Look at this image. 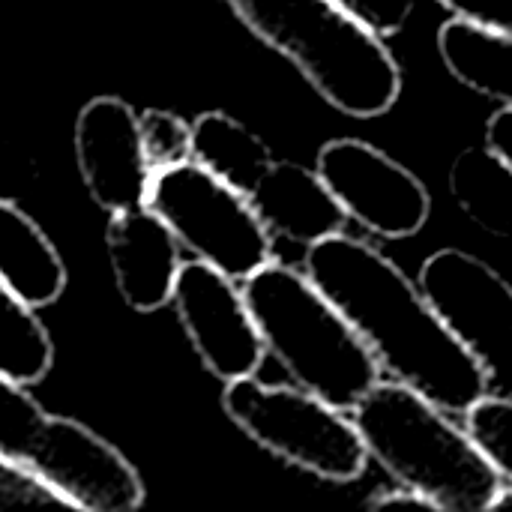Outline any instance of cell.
I'll return each mask as SVG.
<instances>
[{"label":"cell","mask_w":512,"mask_h":512,"mask_svg":"<svg viewBox=\"0 0 512 512\" xmlns=\"http://www.w3.org/2000/svg\"><path fill=\"white\" fill-rule=\"evenodd\" d=\"M54 363V345L33 306L0 279V372L24 387L42 381Z\"/></svg>","instance_id":"cell-18"},{"label":"cell","mask_w":512,"mask_h":512,"mask_svg":"<svg viewBox=\"0 0 512 512\" xmlns=\"http://www.w3.org/2000/svg\"><path fill=\"white\" fill-rule=\"evenodd\" d=\"M453 15L471 18L477 24L495 27L512 36V0H438Z\"/></svg>","instance_id":"cell-23"},{"label":"cell","mask_w":512,"mask_h":512,"mask_svg":"<svg viewBox=\"0 0 512 512\" xmlns=\"http://www.w3.org/2000/svg\"><path fill=\"white\" fill-rule=\"evenodd\" d=\"M0 279L27 306H51L66 291V264L42 228L12 201L0 198Z\"/></svg>","instance_id":"cell-14"},{"label":"cell","mask_w":512,"mask_h":512,"mask_svg":"<svg viewBox=\"0 0 512 512\" xmlns=\"http://www.w3.org/2000/svg\"><path fill=\"white\" fill-rule=\"evenodd\" d=\"M465 432L489 459V465L512 483V402L486 393L465 414Z\"/></svg>","instance_id":"cell-19"},{"label":"cell","mask_w":512,"mask_h":512,"mask_svg":"<svg viewBox=\"0 0 512 512\" xmlns=\"http://www.w3.org/2000/svg\"><path fill=\"white\" fill-rule=\"evenodd\" d=\"M507 507H512V483L510 486H501V492H498V498L492 504V510H507Z\"/></svg>","instance_id":"cell-26"},{"label":"cell","mask_w":512,"mask_h":512,"mask_svg":"<svg viewBox=\"0 0 512 512\" xmlns=\"http://www.w3.org/2000/svg\"><path fill=\"white\" fill-rule=\"evenodd\" d=\"M144 207L174 231L183 249L234 282L249 279L273 255L270 231L249 198L192 159L153 171Z\"/></svg>","instance_id":"cell-7"},{"label":"cell","mask_w":512,"mask_h":512,"mask_svg":"<svg viewBox=\"0 0 512 512\" xmlns=\"http://www.w3.org/2000/svg\"><path fill=\"white\" fill-rule=\"evenodd\" d=\"M486 147H492L507 165H512V108H501L486 123Z\"/></svg>","instance_id":"cell-25"},{"label":"cell","mask_w":512,"mask_h":512,"mask_svg":"<svg viewBox=\"0 0 512 512\" xmlns=\"http://www.w3.org/2000/svg\"><path fill=\"white\" fill-rule=\"evenodd\" d=\"M222 408L258 447L321 480L351 483L366 471L369 453L354 420L303 387L246 375L228 381Z\"/></svg>","instance_id":"cell-6"},{"label":"cell","mask_w":512,"mask_h":512,"mask_svg":"<svg viewBox=\"0 0 512 512\" xmlns=\"http://www.w3.org/2000/svg\"><path fill=\"white\" fill-rule=\"evenodd\" d=\"M450 192L474 225L512 243V165L492 147H468L456 156Z\"/></svg>","instance_id":"cell-17"},{"label":"cell","mask_w":512,"mask_h":512,"mask_svg":"<svg viewBox=\"0 0 512 512\" xmlns=\"http://www.w3.org/2000/svg\"><path fill=\"white\" fill-rule=\"evenodd\" d=\"M315 171L348 219L378 237H414L432 213V198L423 180L369 141L336 138L324 144Z\"/></svg>","instance_id":"cell-9"},{"label":"cell","mask_w":512,"mask_h":512,"mask_svg":"<svg viewBox=\"0 0 512 512\" xmlns=\"http://www.w3.org/2000/svg\"><path fill=\"white\" fill-rule=\"evenodd\" d=\"M192 162L249 198L273 165V153L240 120L207 111L192 123Z\"/></svg>","instance_id":"cell-16"},{"label":"cell","mask_w":512,"mask_h":512,"mask_svg":"<svg viewBox=\"0 0 512 512\" xmlns=\"http://www.w3.org/2000/svg\"><path fill=\"white\" fill-rule=\"evenodd\" d=\"M249 204L270 234L312 246L324 237L342 234L348 213L321 180L318 171L297 162H276L252 189Z\"/></svg>","instance_id":"cell-13"},{"label":"cell","mask_w":512,"mask_h":512,"mask_svg":"<svg viewBox=\"0 0 512 512\" xmlns=\"http://www.w3.org/2000/svg\"><path fill=\"white\" fill-rule=\"evenodd\" d=\"M420 288L486 375V390L512 402V285L486 261L441 249L420 267Z\"/></svg>","instance_id":"cell-8"},{"label":"cell","mask_w":512,"mask_h":512,"mask_svg":"<svg viewBox=\"0 0 512 512\" xmlns=\"http://www.w3.org/2000/svg\"><path fill=\"white\" fill-rule=\"evenodd\" d=\"M438 51L456 81L512 108L510 33L456 15L438 30Z\"/></svg>","instance_id":"cell-15"},{"label":"cell","mask_w":512,"mask_h":512,"mask_svg":"<svg viewBox=\"0 0 512 512\" xmlns=\"http://www.w3.org/2000/svg\"><path fill=\"white\" fill-rule=\"evenodd\" d=\"M0 456L39 477L63 507L132 512L144 483L129 459L78 420L42 411L24 384L0 372Z\"/></svg>","instance_id":"cell-5"},{"label":"cell","mask_w":512,"mask_h":512,"mask_svg":"<svg viewBox=\"0 0 512 512\" xmlns=\"http://www.w3.org/2000/svg\"><path fill=\"white\" fill-rule=\"evenodd\" d=\"M243 297L264 351L288 369L297 387L351 411L381 381L369 345L306 273L267 261L243 279Z\"/></svg>","instance_id":"cell-4"},{"label":"cell","mask_w":512,"mask_h":512,"mask_svg":"<svg viewBox=\"0 0 512 512\" xmlns=\"http://www.w3.org/2000/svg\"><path fill=\"white\" fill-rule=\"evenodd\" d=\"M231 12L342 114L381 117L402 96V69L378 33L333 0H228Z\"/></svg>","instance_id":"cell-2"},{"label":"cell","mask_w":512,"mask_h":512,"mask_svg":"<svg viewBox=\"0 0 512 512\" xmlns=\"http://www.w3.org/2000/svg\"><path fill=\"white\" fill-rule=\"evenodd\" d=\"M138 132L144 159L153 171L174 168L192 159V123L165 108H147L138 114Z\"/></svg>","instance_id":"cell-20"},{"label":"cell","mask_w":512,"mask_h":512,"mask_svg":"<svg viewBox=\"0 0 512 512\" xmlns=\"http://www.w3.org/2000/svg\"><path fill=\"white\" fill-rule=\"evenodd\" d=\"M333 3L342 6L348 15H354L378 36L399 33L414 12V0H333Z\"/></svg>","instance_id":"cell-22"},{"label":"cell","mask_w":512,"mask_h":512,"mask_svg":"<svg viewBox=\"0 0 512 512\" xmlns=\"http://www.w3.org/2000/svg\"><path fill=\"white\" fill-rule=\"evenodd\" d=\"M306 276L348 318L381 372L447 414L483 399L486 375L399 264L366 240L333 234L309 246Z\"/></svg>","instance_id":"cell-1"},{"label":"cell","mask_w":512,"mask_h":512,"mask_svg":"<svg viewBox=\"0 0 512 512\" xmlns=\"http://www.w3.org/2000/svg\"><path fill=\"white\" fill-rule=\"evenodd\" d=\"M351 411L366 453L399 486L426 495L438 510H492L504 480L444 408L399 381H378Z\"/></svg>","instance_id":"cell-3"},{"label":"cell","mask_w":512,"mask_h":512,"mask_svg":"<svg viewBox=\"0 0 512 512\" xmlns=\"http://www.w3.org/2000/svg\"><path fill=\"white\" fill-rule=\"evenodd\" d=\"M369 507L372 510H399V507H414V510H438V504H432L426 495L402 486V489H387V492H378L369 498ZM441 512V510H438Z\"/></svg>","instance_id":"cell-24"},{"label":"cell","mask_w":512,"mask_h":512,"mask_svg":"<svg viewBox=\"0 0 512 512\" xmlns=\"http://www.w3.org/2000/svg\"><path fill=\"white\" fill-rule=\"evenodd\" d=\"M108 258L117 288L132 309L156 312L171 300L180 273V243L150 207L111 213Z\"/></svg>","instance_id":"cell-12"},{"label":"cell","mask_w":512,"mask_h":512,"mask_svg":"<svg viewBox=\"0 0 512 512\" xmlns=\"http://www.w3.org/2000/svg\"><path fill=\"white\" fill-rule=\"evenodd\" d=\"M24 507H63V501L27 468L0 456V510Z\"/></svg>","instance_id":"cell-21"},{"label":"cell","mask_w":512,"mask_h":512,"mask_svg":"<svg viewBox=\"0 0 512 512\" xmlns=\"http://www.w3.org/2000/svg\"><path fill=\"white\" fill-rule=\"evenodd\" d=\"M75 159L90 198L102 210L144 207L153 168L144 159L132 105L117 96L90 99L75 120Z\"/></svg>","instance_id":"cell-11"},{"label":"cell","mask_w":512,"mask_h":512,"mask_svg":"<svg viewBox=\"0 0 512 512\" xmlns=\"http://www.w3.org/2000/svg\"><path fill=\"white\" fill-rule=\"evenodd\" d=\"M171 303L177 306L180 324L207 372L225 384L258 372L264 342L249 303L231 276L198 258L180 264Z\"/></svg>","instance_id":"cell-10"}]
</instances>
